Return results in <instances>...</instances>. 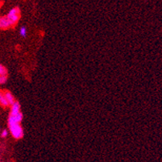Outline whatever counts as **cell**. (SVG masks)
<instances>
[{
	"label": "cell",
	"instance_id": "1",
	"mask_svg": "<svg viewBox=\"0 0 162 162\" xmlns=\"http://www.w3.org/2000/svg\"><path fill=\"white\" fill-rule=\"evenodd\" d=\"M9 130L13 137L16 140H20L24 136V130L20 123H15L9 126Z\"/></svg>",
	"mask_w": 162,
	"mask_h": 162
},
{
	"label": "cell",
	"instance_id": "2",
	"mask_svg": "<svg viewBox=\"0 0 162 162\" xmlns=\"http://www.w3.org/2000/svg\"><path fill=\"white\" fill-rule=\"evenodd\" d=\"M6 16L14 24H16L17 22L19 21V20H20V9L18 7H14L12 10H10V12L7 13V15Z\"/></svg>",
	"mask_w": 162,
	"mask_h": 162
},
{
	"label": "cell",
	"instance_id": "3",
	"mask_svg": "<svg viewBox=\"0 0 162 162\" xmlns=\"http://www.w3.org/2000/svg\"><path fill=\"white\" fill-rule=\"evenodd\" d=\"M23 114L20 112L19 114H17L16 115H10L8 117V126L12 125L15 123H20L21 121L23 120Z\"/></svg>",
	"mask_w": 162,
	"mask_h": 162
},
{
	"label": "cell",
	"instance_id": "4",
	"mask_svg": "<svg viewBox=\"0 0 162 162\" xmlns=\"http://www.w3.org/2000/svg\"><path fill=\"white\" fill-rule=\"evenodd\" d=\"M13 25L14 24L7 16L0 17V29H7Z\"/></svg>",
	"mask_w": 162,
	"mask_h": 162
},
{
	"label": "cell",
	"instance_id": "5",
	"mask_svg": "<svg viewBox=\"0 0 162 162\" xmlns=\"http://www.w3.org/2000/svg\"><path fill=\"white\" fill-rule=\"evenodd\" d=\"M12 107H11V113L10 115H16L17 114H19L20 111V102L17 101H15L12 104Z\"/></svg>",
	"mask_w": 162,
	"mask_h": 162
},
{
	"label": "cell",
	"instance_id": "6",
	"mask_svg": "<svg viewBox=\"0 0 162 162\" xmlns=\"http://www.w3.org/2000/svg\"><path fill=\"white\" fill-rule=\"evenodd\" d=\"M0 104L3 106H4V107H7V106H10L9 102L5 98L4 91H3V90H0Z\"/></svg>",
	"mask_w": 162,
	"mask_h": 162
},
{
	"label": "cell",
	"instance_id": "7",
	"mask_svg": "<svg viewBox=\"0 0 162 162\" xmlns=\"http://www.w3.org/2000/svg\"><path fill=\"white\" fill-rule=\"evenodd\" d=\"M4 95L6 99H7V102H9L10 106L12 105L13 102L16 101V100H15V98H14V96L12 95V94L11 93L10 91H4Z\"/></svg>",
	"mask_w": 162,
	"mask_h": 162
},
{
	"label": "cell",
	"instance_id": "8",
	"mask_svg": "<svg viewBox=\"0 0 162 162\" xmlns=\"http://www.w3.org/2000/svg\"><path fill=\"white\" fill-rule=\"evenodd\" d=\"M20 36L22 37H27V28H26V27H24V26L21 27L20 30Z\"/></svg>",
	"mask_w": 162,
	"mask_h": 162
},
{
	"label": "cell",
	"instance_id": "9",
	"mask_svg": "<svg viewBox=\"0 0 162 162\" xmlns=\"http://www.w3.org/2000/svg\"><path fill=\"white\" fill-rule=\"evenodd\" d=\"M7 70L5 68L3 65H0V75H7Z\"/></svg>",
	"mask_w": 162,
	"mask_h": 162
},
{
	"label": "cell",
	"instance_id": "10",
	"mask_svg": "<svg viewBox=\"0 0 162 162\" xmlns=\"http://www.w3.org/2000/svg\"><path fill=\"white\" fill-rule=\"evenodd\" d=\"M7 80V75H0V85L6 83Z\"/></svg>",
	"mask_w": 162,
	"mask_h": 162
},
{
	"label": "cell",
	"instance_id": "11",
	"mask_svg": "<svg viewBox=\"0 0 162 162\" xmlns=\"http://www.w3.org/2000/svg\"><path fill=\"white\" fill-rule=\"evenodd\" d=\"M7 136H8V131H7V130H3V131H2V133H1V136L3 138H6Z\"/></svg>",
	"mask_w": 162,
	"mask_h": 162
},
{
	"label": "cell",
	"instance_id": "12",
	"mask_svg": "<svg viewBox=\"0 0 162 162\" xmlns=\"http://www.w3.org/2000/svg\"><path fill=\"white\" fill-rule=\"evenodd\" d=\"M0 130H1V128H0Z\"/></svg>",
	"mask_w": 162,
	"mask_h": 162
}]
</instances>
